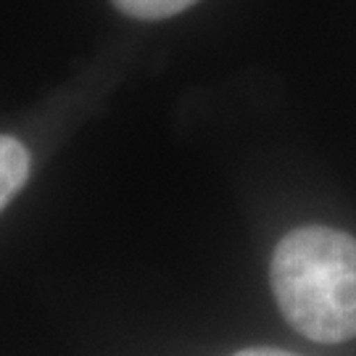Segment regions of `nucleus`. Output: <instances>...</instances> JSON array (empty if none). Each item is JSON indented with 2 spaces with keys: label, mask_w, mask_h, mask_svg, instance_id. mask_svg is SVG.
<instances>
[{
  "label": "nucleus",
  "mask_w": 356,
  "mask_h": 356,
  "mask_svg": "<svg viewBox=\"0 0 356 356\" xmlns=\"http://www.w3.org/2000/svg\"><path fill=\"white\" fill-rule=\"evenodd\" d=\"M235 356H296V354L277 351V348H245V351H238Z\"/></svg>",
  "instance_id": "obj_4"
},
{
  "label": "nucleus",
  "mask_w": 356,
  "mask_h": 356,
  "mask_svg": "<svg viewBox=\"0 0 356 356\" xmlns=\"http://www.w3.org/2000/svg\"><path fill=\"white\" fill-rule=\"evenodd\" d=\"M193 3L195 0H114L119 11L135 16V19H166V16H175Z\"/></svg>",
  "instance_id": "obj_3"
},
{
  "label": "nucleus",
  "mask_w": 356,
  "mask_h": 356,
  "mask_svg": "<svg viewBox=\"0 0 356 356\" xmlns=\"http://www.w3.org/2000/svg\"><path fill=\"white\" fill-rule=\"evenodd\" d=\"M29 177V151L11 135H0V209L11 201Z\"/></svg>",
  "instance_id": "obj_2"
},
{
  "label": "nucleus",
  "mask_w": 356,
  "mask_h": 356,
  "mask_svg": "<svg viewBox=\"0 0 356 356\" xmlns=\"http://www.w3.org/2000/svg\"><path fill=\"white\" fill-rule=\"evenodd\" d=\"M282 317L317 343L356 338V238L332 227L288 232L269 267Z\"/></svg>",
  "instance_id": "obj_1"
}]
</instances>
